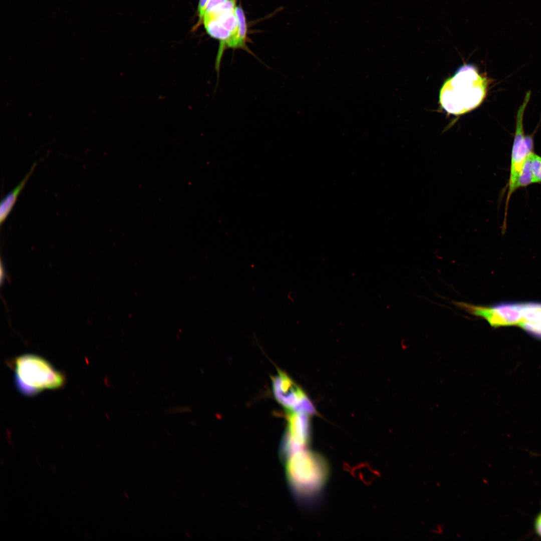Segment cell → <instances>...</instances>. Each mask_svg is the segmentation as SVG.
Returning <instances> with one entry per match:
<instances>
[{"mask_svg": "<svg viewBox=\"0 0 541 541\" xmlns=\"http://www.w3.org/2000/svg\"><path fill=\"white\" fill-rule=\"evenodd\" d=\"M487 80L472 65H464L442 86L439 94L441 107L447 113L460 115L478 107L484 99Z\"/></svg>", "mask_w": 541, "mask_h": 541, "instance_id": "cell-1", "label": "cell"}, {"mask_svg": "<svg viewBox=\"0 0 541 541\" xmlns=\"http://www.w3.org/2000/svg\"><path fill=\"white\" fill-rule=\"evenodd\" d=\"M288 456L286 472L293 492L301 498H312L320 493L330 474L325 458L319 453L306 449Z\"/></svg>", "mask_w": 541, "mask_h": 541, "instance_id": "cell-2", "label": "cell"}, {"mask_svg": "<svg viewBox=\"0 0 541 541\" xmlns=\"http://www.w3.org/2000/svg\"><path fill=\"white\" fill-rule=\"evenodd\" d=\"M14 366L17 384L22 392L28 395L45 389L60 388L65 381L63 373L37 355L26 354L17 357Z\"/></svg>", "mask_w": 541, "mask_h": 541, "instance_id": "cell-3", "label": "cell"}, {"mask_svg": "<svg viewBox=\"0 0 541 541\" xmlns=\"http://www.w3.org/2000/svg\"><path fill=\"white\" fill-rule=\"evenodd\" d=\"M236 7V2L228 0L204 13L202 23L207 34L220 41L216 57L218 60H221L227 43L236 35L238 23L235 11Z\"/></svg>", "mask_w": 541, "mask_h": 541, "instance_id": "cell-4", "label": "cell"}, {"mask_svg": "<svg viewBox=\"0 0 541 541\" xmlns=\"http://www.w3.org/2000/svg\"><path fill=\"white\" fill-rule=\"evenodd\" d=\"M530 94V91L526 93L523 101L519 106L516 115L515 130L511 153L505 214H507V206L510 198L514 193L513 187L517 177L526 159L531 153L533 152L532 137L525 135L523 123L524 111L529 101Z\"/></svg>", "mask_w": 541, "mask_h": 541, "instance_id": "cell-5", "label": "cell"}, {"mask_svg": "<svg viewBox=\"0 0 541 541\" xmlns=\"http://www.w3.org/2000/svg\"><path fill=\"white\" fill-rule=\"evenodd\" d=\"M454 304L469 314L483 318L490 326H518L523 319L522 304H499L492 306H480L456 302Z\"/></svg>", "mask_w": 541, "mask_h": 541, "instance_id": "cell-6", "label": "cell"}, {"mask_svg": "<svg viewBox=\"0 0 541 541\" xmlns=\"http://www.w3.org/2000/svg\"><path fill=\"white\" fill-rule=\"evenodd\" d=\"M272 381L275 398L287 411L309 415L315 413L312 403L304 392L286 373L279 371Z\"/></svg>", "mask_w": 541, "mask_h": 541, "instance_id": "cell-7", "label": "cell"}, {"mask_svg": "<svg viewBox=\"0 0 541 541\" xmlns=\"http://www.w3.org/2000/svg\"><path fill=\"white\" fill-rule=\"evenodd\" d=\"M308 415L287 411L288 425L282 445L284 455L305 449L309 444L310 428Z\"/></svg>", "mask_w": 541, "mask_h": 541, "instance_id": "cell-8", "label": "cell"}, {"mask_svg": "<svg viewBox=\"0 0 541 541\" xmlns=\"http://www.w3.org/2000/svg\"><path fill=\"white\" fill-rule=\"evenodd\" d=\"M522 306L523 319L519 326L541 336V304L528 303Z\"/></svg>", "mask_w": 541, "mask_h": 541, "instance_id": "cell-9", "label": "cell"}, {"mask_svg": "<svg viewBox=\"0 0 541 541\" xmlns=\"http://www.w3.org/2000/svg\"><path fill=\"white\" fill-rule=\"evenodd\" d=\"M36 166L37 163L34 162L29 172L27 174L21 182L14 189L9 193L1 201L0 205L1 224H2L11 213L16 202L18 196L26 185L30 176L33 174Z\"/></svg>", "mask_w": 541, "mask_h": 541, "instance_id": "cell-10", "label": "cell"}, {"mask_svg": "<svg viewBox=\"0 0 541 541\" xmlns=\"http://www.w3.org/2000/svg\"><path fill=\"white\" fill-rule=\"evenodd\" d=\"M235 11L238 23V30L235 37L227 44L226 47L247 49V25L245 17L240 6H236Z\"/></svg>", "mask_w": 541, "mask_h": 541, "instance_id": "cell-11", "label": "cell"}, {"mask_svg": "<svg viewBox=\"0 0 541 541\" xmlns=\"http://www.w3.org/2000/svg\"><path fill=\"white\" fill-rule=\"evenodd\" d=\"M532 183H534V181L530 168L529 155L525 161L517 177L513 187V192H515L518 188L526 187Z\"/></svg>", "mask_w": 541, "mask_h": 541, "instance_id": "cell-12", "label": "cell"}, {"mask_svg": "<svg viewBox=\"0 0 541 541\" xmlns=\"http://www.w3.org/2000/svg\"><path fill=\"white\" fill-rule=\"evenodd\" d=\"M530 160L534 183H541V156L533 152L530 155Z\"/></svg>", "mask_w": 541, "mask_h": 541, "instance_id": "cell-13", "label": "cell"}, {"mask_svg": "<svg viewBox=\"0 0 541 541\" xmlns=\"http://www.w3.org/2000/svg\"><path fill=\"white\" fill-rule=\"evenodd\" d=\"M208 1L209 0H199V1L197 7V13L199 19L196 25V28H197L200 25L202 24L203 16Z\"/></svg>", "mask_w": 541, "mask_h": 541, "instance_id": "cell-14", "label": "cell"}, {"mask_svg": "<svg viewBox=\"0 0 541 541\" xmlns=\"http://www.w3.org/2000/svg\"><path fill=\"white\" fill-rule=\"evenodd\" d=\"M533 529L534 534L541 538V507L533 519Z\"/></svg>", "mask_w": 541, "mask_h": 541, "instance_id": "cell-15", "label": "cell"}, {"mask_svg": "<svg viewBox=\"0 0 541 541\" xmlns=\"http://www.w3.org/2000/svg\"><path fill=\"white\" fill-rule=\"evenodd\" d=\"M228 0H209L207 4L205 12L210 10L213 8L221 5L223 3H225Z\"/></svg>", "mask_w": 541, "mask_h": 541, "instance_id": "cell-16", "label": "cell"}, {"mask_svg": "<svg viewBox=\"0 0 541 541\" xmlns=\"http://www.w3.org/2000/svg\"><path fill=\"white\" fill-rule=\"evenodd\" d=\"M532 454H533V455H535V456H541V454H537V453H536V454H534V453H532Z\"/></svg>", "mask_w": 541, "mask_h": 541, "instance_id": "cell-17", "label": "cell"}, {"mask_svg": "<svg viewBox=\"0 0 541 541\" xmlns=\"http://www.w3.org/2000/svg\"><path fill=\"white\" fill-rule=\"evenodd\" d=\"M233 1H234L235 2H236V0H233Z\"/></svg>", "mask_w": 541, "mask_h": 541, "instance_id": "cell-18", "label": "cell"}]
</instances>
